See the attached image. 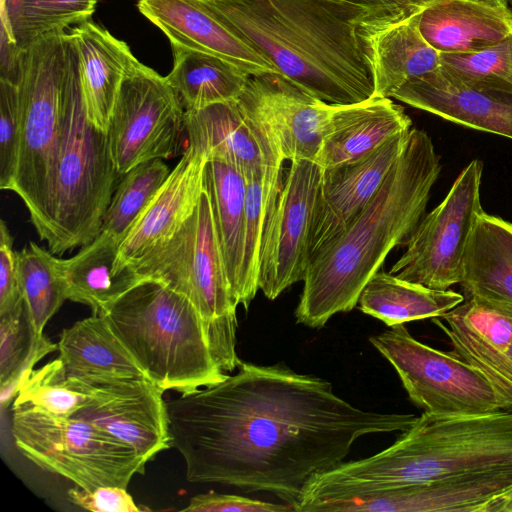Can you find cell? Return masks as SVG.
I'll list each match as a JSON object with an SVG mask.
<instances>
[{
	"label": "cell",
	"instance_id": "obj_1",
	"mask_svg": "<svg viewBox=\"0 0 512 512\" xmlns=\"http://www.w3.org/2000/svg\"><path fill=\"white\" fill-rule=\"evenodd\" d=\"M166 405L189 482L269 492L295 512L312 478L343 463L359 438L404 432L418 418L360 409L283 362L241 361L236 374Z\"/></svg>",
	"mask_w": 512,
	"mask_h": 512
},
{
	"label": "cell",
	"instance_id": "obj_2",
	"mask_svg": "<svg viewBox=\"0 0 512 512\" xmlns=\"http://www.w3.org/2000/svg\"><path fill=\"white\" fill-rule=\"evenodd\" d=\"M278 72L331 105L373 97L372 70L361 29L369 11L345 0H202Z\"/></svg>",
	"mask_w": 512,
	"mask_h": 512
},
{
	"label": "cell",
	"instance_id": "obj_3",
	"mask_svg": "<svg viewBox=\"0 0 512 512\" xmlns=\"http://www.w3.org/2000/svg\"><path fill=\"white\" fill-rule=\"evenodd\" d=\"M440 172L430 136L411 128L376 195L337 238L311 257L295 309L297 323L319 329L358 304L390 251L407 242L425 215Z\"/></svg>",
	"mask_w": 512,
	"mask_h": 512
},
{
	"label": "cell",
	"instance_id": "obj_4",
	"mask_svg": "<svg viewBox=\"0 0 512 512\" xmlns=\"http://www.w3.org/2000/svg\"><path fill=\"white\" fill-rule=\"evenodd\" d=\"M512 469V413L423 412L388 448L312 478L298 510L374 490Z\"/></svg>",
	"mask_w": 512,
	"mask_h": 512
},
{
	"label": "cell",
	"instance_id": "obj_5",
	"mask_svg": "<svg viewBox=\"0 0 512 512\" xmlns=\"http://www.w3.org/2000/svg\"><path fill=\"white\" fill-rule=\"evenodd\" d=\"M101 315L163 391L188 394L228 376L212 354L196 307L160 280L139 279Z\"/></svg>",
	"mask_w": 512,
	"mask_h": 512
},
{
	"label": "cell",
	"instance_id": "obj_6",
	"mask_svg": "<svg viewBox=\"0 0 512 512\" xmlns=\"http://www.w3.org/2000/svg\"><path fill=\"white\" fill-rule=\"evenodd\" d=\"M69 33L43 35L21 48L15 84L21 143L12 191L26 206L41 240L52 236V207L62 142Z\"/></svg>",
	"mask_w": 512,
	"mask_h": 512
},
{
	"label": "cell",
	"instance_id": "obj_7",
	"mask_svg": "<svg viewBox=\"0 0 512 512\" xmlns=\"http://www.w3.org/2000/svg\"><path fill=\"white\" fill-rule=\"evenodd\" d=\"M117 176L107 132L87 117L77 54L69 34L63 134L48 243L53 254L83 247L100 233Z\"/></svg>",
	"mask_w": 512,
	"mask_h": 512
},
{
	"label": "cell",
	"instance_id": "obj_8",
	"mask_svg": "<svg viewBox=\"0 0 512 512\" xmlns=\"http://www.w3.org/2000/svg\"><path fill=\"white\" fill-rule=\"evenodd\" d=\"M139 279L154 278L185 295L198 310L212 354L223 372L241 360L236 352L237 305L204 190L188 219L169 240L130 264Z\"/></svg>",
	"mask_w": 512,
	"mask_h": 512
},
{
	"label": "cell",
	"instance_id": "obj_9",
	"mask_svg": "<svg viewBox=\"0 0 512 512\" xmlns=\"http://www.w3.org/2000/svg\"><path fill=\"white\" fill-rule=\"evenodd\" d=\"M12 435L18 451L41 469L79 488H127L147 461L133 448L76 417H55L27 404L12 405Z\"/></svg>",
	"mask_w": 512,
	"mask_h": 512
},
{
	"label": "cell",
	"instance_id": "obj_10",
	"mask_svg": "<svg viewBox=\"0 0 512 512\" xmlns=\"http://www.w3.org/2000/svg\"><path fill=\"white\" fill-rule=\"evenodd\" d=\"M393 366L410 400L426 413L498 411V398L485 377L452 352L416 340L404 324L369 338Z\"/></svg>",
	"mask_w": 512,
	"mask_h": 512
},
{
	"label": "cell",
	"instance_id": "obj_11",
	"mask_svg": "<svg viewBox=\"0 0 512 512\" xmlns=\"http://www.w3.org/2000/svg\"><path fill=\"white\" fill-rule=\"evenodd\" d=\"M184 113L166 77L137 61L122 81L107 130L116 172L122 176L143 162L174 157Z\"/></svg>",
	"mask_w": 512,
	"mask_h": 512
},
{
	"label": "cell",
	"instance_id": "obj_12",
	"mask_svg": "<svg viewBox=\"0 0 512 512\" xmlns=\"http://www.w3.org/2000/svg\"><path fill=\"white\" fill-rule=\"evenodd\" d=\"M482 171V162L474 159L460 172L444 200L423 216L390 274L437 290L459 284L468 240L484 211Z\"/></svg>",
	"mask_w": 512,
	"mask_h": 512
},
{
	"label": "cell",
	"instance_id": "obj_13",
	"mask_svg": "<svg viewBox=\"0 0 512 512\" xmlns=\"http://www.w3.org/2000/svg\"><path fill=\"white\" fill-rule=\"evenodd\" d=\"M290 162L260 251L258 288L269 300L303 281L310 263V230L322 168L314 160Z\"/></svg>",
	"mask_w": 512,
	"mask_h": 512
},
{
	"label": "cell",
	"instance_id": "obj_14",
	"mask_svg": "<svg viewBox=\"0 0 512 512\" xmlns=\"http://www.w3.org/2000/svg\"><path fill=\"white\" fill-rule=\"evenodd\" d=\"M77 382L87 400L72 417L107 432L147 462L172 447L164 391L149 378L100 385Z\"/></svg>",
	"mask_w": 512,
	"mask_h": 512
},
{
	"label": "cell",
	"instance_id": "obj_15",
	"mask_svg": "<svg viewBox=\"0 0 512 512\" xmlns=\"http://www.w3.org/2000/svg\"><path fill=\"white\" fill-rule=\"evenodd\" d=\"M512 489V469L461 475L321 501L312 512H488Z\"/></svg>",
	"mask_w": 512,
	"mask_h": 512
},
{
	"label": "cell",
	"instance_id": "obj_16",
	"mask_svg": "<svg viewBox=\"0 0 512 512\" xmlns=\"http://www.w3.org/2000/svg\"><path fill=\"white\" fill-rule=\"evenodd\" d=\"M238 102L267 129L284 161L315 159L335 107L279 73L250 76Z\"/></svg>",
	"mask_w": 512,
	"mask_h": 512
},
{
	"label": "cell",
	"instance_id": "obj_17",
	"mask_svg": "<svg viewBox=\"0 0 512 512\" xmlns=\"http://www.w3.org/2000/svg\"><path fill=\"white\" fill-rule=\"evenodd\" d=\"M432 318L448 336L451 351L481 373L500 409L512 413V307L469 298L442 317Z\"/></svg>",
	"mask_w": 512,
	"mask_h": 512
},
{
	"label": "cell",
	"instance_id": "obj_18",
	"mask_svg": "<svg viewBox=\"0 0 512 512\" xmlns=\"http://www.w3.org/2000/svg\"><path fill=\"white\" fill-rule=\"evenodd\" d=\"M409 131L395 135L357 161L322 169L310 230V259L337 238L376 195Z\"/></svg>",
	"mask_w": 512,
	"mask_h": 512
},
{
	"label": "cell",
	"instance_id": "obj_19",
	"mask_svg": "<svg viewBox=\"0 0 512 512\" xmlns=\"http://www.w3.org/2000/svg\"><path fill=\"white\" fill-rule=\"evenodd\" d=\"M184 133L188 147L235 167L246 180L284 162L267 129L238 99L185 111Z\"/></svg>",
	"mask_w": 512,
	"mask_h": 512
},
{
	"label": "cell",
	"instance_id": "obj_20",
	"mask_svg": "<svg viewBox=\"0 0 512 512\" xmlns=\"http://www.w3.org/2000/svg\"><path fill=\"white\" fill-rule=\"evenodd\" d=\"M137 7L166 35L171 45L216 56L250 76L279 73L264 55L227 27L202 0H137Z\"/></svg>",
	"mask_w": 512,
	"mask_h": 512
},
{
	"label": "cell",
	"instance_id": "obj_21",
	"mask_svg": "<svg viewBox=\"0 0 512 512\" xmlns=\"http://www.w3.org/2000/svg\"><path fill=\"white\" fill-rule=\"evenodd\" d=\"M390 98L459 125L512 139V95L470 86L441 66L406 82Z\"/></svg>",
	"mask_w": 512,
	"mask_h": 512
},
{
	"label": "cell",
	"instance_id": "obj_22",
	"mask_svg": "<svg viewBox=\"0 0 512 512\" xmlns=\"http://www.w3.org/2000/svg\"><path fill=\"white\" fill-rule=\"evenodd\" d=\"M207 158L188 147L119 247L121 268L169 240L194 211Z\"/></svg>",
	"mask_w": 512,
	"mask_h": 512
},
{
	"label": "cell",
	"instance_id": "obj_23",
	"mask_svg": "<svg viewBox=\"0 0 512 512\" xmlns=\"http://www.w3.org/2000/svg\"><path fill=\"white\" fill-rule=\"evenodd\" d=\"M411 126L403 107L389 97L335 105L314 161L322 169L357 161Z\"/></svg>",
	"mask_w": 512,
	"mask_h": 512
},
{
	"label": "cell",
	"instance_id": "obj_24",
	"mask_svg": "<svg viewBox=\"0 0 512 512\" xmlns=\"http://www.w3.org/2000/svg\"><path fill=\"white\" fill-rule=\"evenodd\" d=\"M69 34L77 54L87 117L107 132L122 81L138 60L124 41L90 19Z\"/></svg>",
	"mask_w": 512,
	"mask_h": 512
},
{
	"label": "cell",
	"instance_id": "obj_25",
	"mask_svg": "<svg viewBox=\"0 0 512 512\" xmlns=\"http://www.w3.org/2000/svg\"><path fill=\"white\" fill-rule=\"evenodd\" d=\"M418 26L439 53H472L510 37L512 14L476 0H437L418 15Z\"/></svg>",
	"mask_w": 512,
	"mask_h": 512
},
{
	"label": "cell",
	"instance_id": "obj_26",
	"mask_svg": "<svg viewBox=\"0 0 512 512\" xmlns=\"http://www.w3.org/2000/svg\"><path fill=\"white\" fill-rule=\"evenodd\" d=\"M57 344L68 378L100 385L147 377L102 315L92 314L63 329Z\"/></svg>",
	"mask_w": 512,
	"mask_h": 512
},
{
	"label": "cell",
	"instance_id": "obj_27",
	"mask_svg": "<svg viewBox=\"0 0 512 512\" xmlns=\"http://www.w3.org/2000/svg\"><path fill=\"white\" fill-rule=\"evenodd\" d=\"M419 14L390 26L361 29L372 70L373 97L390 98L406 82L441 66L440 53L419 30Z\"/></svg>",
	"mask_w": 512,
	"mask_h": 512
},
{
	"label": "cell",
	"instance_id": "obj_28",
	"mask_svg": "<svg viewBox=\"0 0 512 512\" xmlns=\"http://www.w3.org/2000/svg\"><path fill=\"white\" fill-rule=\"evenodd\" d=\"M120 244L114 236L101 231L74 256L56 259L67 300L87 305L92 314L101 315L139 280L130 265L119 266Z\"/></svg>",
	"mask_w": 512,
	"mask_h": 512
},
{
	"label": "cell",
	"instance_id": "obj_29",
	"mask_svg": "<svg viewBox=\"0 0 512 512\" xmlns=\"http://www.w3.org/2000/svg\"><path fill=\"white\" fill-rule=\"evenodd\" d=\"M465 295L512 307V223L483 211L468 240L459 282Z\"/></svg>",
	"mask_w": 512,
	"mask_h": 512
},
{
	"label": "cell",
	"instance_id": "obj_30",
	"mask_svg": "<svg viewBox=\"0 0 512 512\" xmlns=\"http://www.w3.org/2000/svg\"><path fill=\"white\" fill-rule=\"evenodd\" d=\"M247 181L235 167L207 160L203 188L207 192L231 294L236 305L242 296Z\"/></svg>",
	"mask_w": 512,
	"mask_h": 512
},
{
	"label": "cell",
	"instance_id": "obj_31",
	"mask_svg": "<svg viewBox=\"0 0 512 512\" xmlns=\"http://www.w3.org/2000/svg\"><path fill=\"white\" fill-rule=\"evenodd\" d=\"M464 301L453 290H437L377 271L362 290L359 309L388 327L442 317Z\"/></svg>",
	"mask_w": 512,
	"mask_h": 512
},
{
	"label": "cell",
	"instance_id": "obj_32",
	"mask_svg": "<svg viewBox=\"0 0 512 512\" xmlns=\"http://www.w3.org/2000/svg\"><path fill=\"white\" fill-rule=\"evenodd\" d=\"M173 67L166 76L185 111L237 100L250 77L233 64L203 52L171 45Z\"/></svg>",
	"mask_w": 512,
	"mask_h": 512
},
{
	"label": "cell",
	"instance_id": "obj_33",
	"mask_svg": "<svg viewBox=\"0 0 512 512\" xmlns=\"http://www.w3.org/2000/svg\"><path fill=\"white\" fill-rule=\"evenodd\" d=\"M282 166L254 174L247 181L245 199V241L240 305L248 309L258 288L259 260L263 236L281 189Z\"/></svg>",
	"mask_w": 512,
	"mask_h": 512
},
{
	"label": "cell",
	"instance_id": "obj_34",
	"mask_svg": "<svg viewBox=\"0 0 512 512\" xmlns=\"http://www.w3.org/2000/svg\"><path fill=\"white\" fill-rule=\"evenodd\" d=\"M55 350H58V344L44 334L36 333L25 303L0 316V400L3 408L16 395L22 375Z\"/></svg>",
	"mask_w": 512,
	"mask_h": 512
},
{
	"label": "cell",
	"instance_id": "obj_35",
	"mask_svg": "<svg viewBox=\"0 0 512 512\" xmlns=\"http://www.w3.org/2000/svg\"><path fill=\"white\" fill-rule=\"evenodd\" d=\"M57 257L35 242L17 252V270L25 307L38 335L66 298Z\"/></svg>",
	"mask_w": 512,
	"mask_h": 512
},
{
	"label": "cell",
	"instance_id": "obj_36",
	"mask_svg": "<svg viewBox=\"0 0 512 512\" xmlns=\"http://www.w3.org/2000/svg\"><path fill=\"white\" fill-rule=\"evenodd\" d=\"M170 172L162 159H154L122 175L103 215L101 231L122 242Z\"/></svg>",
	"mask_w": 512,
	"mask_h": 512
},
{
	"label": "cell",
	"instance_id": "obj_37",
	"mask_svg": "<svg viewBox=\"0 0 512 512\" xmlns=\"http://www.w3.org/2000/svg\"><path fill=\"white\" fill-rule=\"evenodd\" d=\"M78 382L68 378L59 358L21 377L13 404H27L55 417H71L86 402Z\"/></svg>",
	"mask_w": 512,
	"mask_h": 512
},
{
	"label": "cell",
	"instance_id": "obj_38",
	"mask_svg": "<svg viewBox=\"0 0 512 512\" xmlns=\"http://www.w3.org/2000/svg\"><path fill=\"white\" fill-rule=\"evenodd\" d=\"M97 0H19L9 25L19 48L37 38L89 20Z\"/></svg>",
	"mask_w": 512,
	"mask_h": 512
},
{
	"label": "cell",
	"instance_id": "obj_39",
	"mask_svg": "<svg viewBox=\"0 0 512 512\" xmlns=\"http://www.w3.org/2000/svg\"><path fill=\"white\" fill-rule=\"evenodd\" d=\"M440 56L441 67L460 81L512 95V35L481 51Z\"/></svg>",
	"mask_w": 512,
	"mask_h": 512
},
{
	"label": "cell",
	"instance_id": "obj_40",
	"mask_svg": "<svg viewBox=\"0 0 512 512\" xmlns=\"http://www.w3.org/2000/svg\"><path fill=\"white\" fill-rule=\"evenodd\" d=\"M21 107L16 84L0 79V188L12 191L19 162Z\"/></svg>",
	"mask_w": 512,
	"mask_h": 512
},
{
	"label": "cell",
	"instance_id": "obj_41",
	"mask_svg": "<svg viewBox=\"0 0 512 512\" xmlns=\"http://www.w3.org/2000/svg\"><path fill=\"white\" fill-rule=\"evenodd\" d=\"M24 305L17 270V252L13 238L4 220L0 221V316Z\"/></svg>",
	"mask_w": 512,
	"mask_h": 512
},
{
	"label": "cell",
	"instance_id": "obj_42",
	"mask_svg": "<svg viewBox=\"0 0 512 512\" xmlns=\"http://www.w3.org/2000/svg\"><path fill=\"white\" fill-rule=\"evenodd\" d=\"M182 511L192 512H291L294 508L288 504H275L234 494L215 491L192 497Z\"/></svg>",
	"mask_w": 512,
	"mask_h": 512
},
{
	"label": "cell",
	"instance_id": "obj_43",
	"mask_svg": "<svg viewBox=\"0 0 512 512\" xmlns=\"http://www.w3.org/2000/svg\"><path fill=\"white\" fill-rule=\"evenodd\" d=\"M67 497L73 505L93 512L143 511L126 488L119 486H101L92 491L76 487L68 491Z\"/></svg>",
	"mask_w": 512,
	"mask_h": 512
},
{
	"label": "cell",
	"instance_id": "obj_44",
	"mask_svg": "<svg viewBox=\"0 0 512 512\" xmlns=\"http://www.w3.org/2000/svg\"><path fill=\"white\" fill-rule=\"evenodd\" d=\"M367 9L374 29L390 26L421 13L437 0H345ZM367 29V30H374Z\"/></svg>",
	"mask_w": 512,
	"mask_h": 512
},
{
	"label": "cell",
	"instance_id": "obj_45",
	"mask_svg": "<svg viewBox=\"0 0 512 512\" xmlns=\"http://www.w3.org/2000/svg\"><path fill=\"white\" fill-rule=\"evenodd\" d=\"M488 512H512V489L494 500Z\"/></svg>",
	"mask_w": 512,
	"mask_h": 512
},
{
	"label": "cell",
	"instance_id": "obj_46",
	"mask_svg": "<svg viewBox=\"0 0 512 512\" xmlns=\"http://www.w3.org/2000/svg\"><path fill=\"white\" fill-rule=\"evenodd\" d=\"M19 0H1V21L9 25Z\"/></svg>",
	"mask_w": 512,
	"mask_h": 512
},
{
	"label": "cell",
	"instance_id": "obj_47",
	"mask_svg": "<svg viewBox=\"0 0 512 512\" xmlns=\"http://www.w3.org/2000/svg\"><path fill=\"white\" fill-rule=\"evenodd\" d=\"M479 2L486 3L491 6L500 7V8H508L507 0H476Z\"/></svg>",
	"mask_w": 512,
	"mask_h": 512
},
{
	"label": "cell",
	"instance_id": "obj_48",
	"mask_svg": "<svg viewBox=\"0 0 512 512\" xmlns=\"http://www.w3.org/2000/svg\"><path fill=\"white\" fill-rule=\"evenodd\" d=\"M507 2H508V8L512 14V0H507Z\"/></svg>",
	"mask_w": 512,
	"mask_h": 512
}]
</instances>
